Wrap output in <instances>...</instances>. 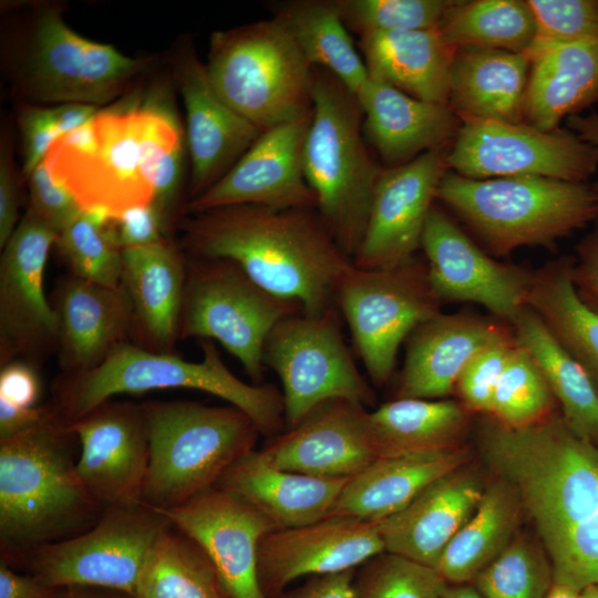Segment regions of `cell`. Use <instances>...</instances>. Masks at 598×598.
I'll return each instance as SVG.
<instances>
[{"label":"cell","instance_id":"cell-1","mask_svg":"<svg viewBox=\"0 0 598 598\" xmlns=\"http://www.w3.org/2000/svg\"><path fill=\"white\" fill-rule=\"evenodd\" d=\"M477 444L495 477L516 491L554 580L580 590L598 584V445L557 413L525 429L483 415Z\"/></svg>","mask_w":598,"mask_h":598},{"label":"cell","instance_id":"cell-2","mask_svg":"<svg viewBox=\"0 0 598 598\" xmlns=\"http://www.w3.org/2000/svg\"><path fill=\"white\" fill-rule=\"evenodd\" d=\"M183 154L184 133L171 109L153 97H133L100 109L59 137L44 159L83 210L99 208L117 217L153 205L168 235Z\"/></svg>","mask_w":598,"mask_h":598},{"label":"cell","instance_id":"cell-3","mask_svg":"<svg viewBox=\"0 0 598 598\" xmlns=\"http://www.w3.org/2000/svg\"><path fill=\"white\" fill-rule=\"evenodd\" d=\"M177 227L187 256L231 260L308 315L336 306L338 285L352 265L312 208L233 205L188 214Z\"/></svg>","mask_w":598,"mask_h":598},{"label":"cell","instance_id":"cell-4","mask_svg":"<svg viewBox=\"0 0 598 598\" xmlns=\"http://www.w3.org/2000/svg\"><path fill=\"white\" fill-rule=\"evenodd\" d=\"M75 437L55 411L0 441V559L12 568L29 550L91 528L104 511L78 475Z\"/></svg>","mask_w":598,"mask_h":598},{"label":"cell","instance_id":"cell-5","mask_svg":"<svg viewBox=\"0 0 598 598\" xmlns=\"http://www.w3.org/2000/svg\"><path fill=\"white\" fill-rule=\"evenodd\" d=\"M203 360L156 353L130 341L118 344L96 368L62 373L53 384L51 405L68 423L123 393L158 389L204 391L244 411L261 435L274 437L286 427L282 393L270 383L249 384L233 374L212 340H202Z\"/></svg>","mask_w":598,"mask_h":598},{"label":"cell","instance_id":"cell-6","mask_svg":"<svg viewBox=\"0 0 598 598\" xmlns=\"http://www.w3.org/2000/svg\"><path fill=\"white\" fill-rule=\"evenodd\" d=\"M436 199L496 257L526 246L550 247L598 220L592 185L546 177L473 179L448 171Z\"/></svg>","mask_w":598,"mask_h":598},{"label":"cell","instance_id":"cell-7","mask_svg":"<svg viewBox=\"0 0 598 598\" xmlns=\"http://www.w3.org/2000/svg\"><path fill=\"white\" fill-rule=\"evenodd\" d=\"M311 97L303 174L316 195V210L352 259L383 168L369 154L362 135L363 113L352 92L330 72L313 68Z\"/></svg>","mask_w":598,"mask_h":598},{"label":"cell","instance_id":"cell-8","mask_svg":"<svg viewBox=\"0 0 598 598\" xmlns=\"http://www.w3.org/2000/svg\"><path fill=\"white\" fill-rule=\"evenodd\" d=\"M150 461L142 503L156 509L177 507L216 486L224 473L255 450V422L228 404L195 401L143 402Z\"/></svg>","mask_w":598,"mask_h":598},{"label":"cell","instance_id":"cell-9","mask_svg":"<svg viewBox=\"0 0 598 598\" xmlns=\"http://www.w3.org/2000/svg\"><path fill=\"white\" fill-rule=\"evenodd\" d=\"M206 70L217 94L261 132L312 112V71L277 16L209 40Z\"/></svg>","mask_w":598,"mask_h":598},{"label":"cell","instance_id":"cell-10","mask_svg":"<svg viewBox=\"0 0 598 598\" xmlns=\"http://www.w3.org/2000/svg\"><path fill=\"white\" fill-rule=\"evenodd\" d=\"M301 310L299 303L262 289L231 260L187 256L179 340L218 341L240 362L252 384L264 381L269 333Z\"/></svg>","mask_w":598,"mask_h":598},{"label":"cell","instance_id":"cell-11","mask_svg":"<svg viewBox=\"0 0 598 598\" xmlns=\"http://www.w3.org/2000/svg\"><path fill=\"white\" fill-rule=\"evenodd\" d=\"M442 303L426 261L415 256L377 269L358 268L352 262L338 285L336 306L374 386L389 382L403 341L439 315Z\"/></svg>","mask_w":598,"mask_h":598},{"label":"cell","instance_id":"cell-12","mask_svg":"<svg viewBox=\"0 0 598 598\" xmlns=\"http://www.w3.org/2000/svg\"><path fill=\"white\" fill-rule=\"evenodd\" d=\"M171 526L164 514L143 503L107 507L91 528L29 550L18 566L51 588L85 586L135 595L150 549Z\"/></svg>","mask_w":598,"mask_h":598},{"label":"cell","instance_id":"cell-13","mask_svg":"<svg viewBox=\"0 0 598 598\" xmlns=\"http://www.w3.org/2000/svg\"><path fill=\"white\" fill-rule=\"evenodd\" d=\"M147 63L81 37L58 9L43 7L31 24L18 86L34 101L97 106L118 99Z\"/></svg>","mask_w":598,"mask_h":598},{"label":"cell","instance_id":"cell-14","mask_svg":"<svg viewBox=\"0 0 598 598\" xmlns=\"http://www.w3.org/2000/svg\"><path fill=\"white\" fill-rule=\"evenodd\" d=\"M338 316L337 306L318 315L301 310L279 321L266 340L264 364L281 381L287 430L329 400L375 403V392L351 357Z\"/></svg>","mask_w":598,"mask_h":598},{"label":"cell","instance_id":"cell-15","mask_svg":"<svg viewBox=\"0 0 598 598\" xmlns=\"http://www.w3.org/2000/svg\"><path fill=\"white\" fill-rule=\"evenodd\" d=\"M447 163L453 173L473 179L537 176L586 183L598 172V146L571 131L464 118Z\"/></svg>","mask_w":598,"mask_h":598},{"label":"cell","instance_id":"cell-16","mask_svg":"<svg viewBox=\"0 0 598 598\" xmlns=\"http://www.w3.org/2000/svg\"><path fill=\"white\" fill-rule=\"evenodd\" d=\"M58 233L28 209L0 258V365L40 360L58 349V323L43 290Z\"/></svg>","mask_w":598,"mask_h":598},{"label":"cell","instance_id":"cell-17","mask_svg":"<svg viewBox=\"0 0 598 598\" xmlns=\"http://www.w3.org/2000/svg\"><path fill=\"white\" fill-rule=\"evenodd\" d=\"M431 283L442 302H474L512 324L527 307L534 271L486 254L433 206L421 240Z\"/></svg>","mask_w":598,"mask_h":598},{"label":"cell","instance_id":"cell-18","mask_svg":"<svg viewBox=\"0 0 598 598\" xmlns=\"http://www.w3.org/2000/svg\"><path fill=\"white\" fill-rule=\"evenodd\" d=\"M450 146L383 169L374 188L363 238L352 258L355 267L384 268L414 257L421 248L440 183L450 171Z\"/></svg>","mask_w":598,"mask_h":598},{"label":"cell","instance_id":"cell-19","mask_svg":"<svg viewBox=\"0 0 598 598\" xmlns=\"http://www.w3.org/2000/svg\"><path fill=\"white\" fill-rule=\"evenodd\" d=\"M70 427L81 445L78 475L100 506L142 503L150 461L143 403L107 400Z\"/></svg>","mask_w":598,"mask_h":598},{"label":"cell","instance_id":"cell-20","mask_svg":"<svg viewBox=\"0 0 598 598\" xmlns=\"http://www.w3.org/2000/svg\"><path fill=\"white\" fill-rule=\"evenodd\" d=\"M385 551L378 523L346 515L275 529L259 542L257 574L266 598H276L301 577L357 569Z\"/></svg>","mask_w":598,"mask_h":598},{"label":"cell","instance_id":"cell-21","mask_svg":"<svg viewBox=\"0 0 598 598\" xmlns=\"http://www.w3.org/2000/svg\"><path fill=\"white\" fill-rule=\"evenodd\" d=\"M158 512L205 550L228 598H266L258 581V545L277 529L266 515L216 486Z\"/></svg>","mask_w":598,"mask_h":598},{"label":"cell","instance_id":"cell-22","mask_svg":"<svg viewBox=\"0 0 598 598\" xmlns=\"http://www.w3.org/2000/svg\"><path fill=\"white\" fill-rule=\"evenodd\" d=\"M311 113L264 131L218 182L187 203L186 213L233 205L317 209L302 168Z\"/></svg>","mask_w":598,"mask_h":598},{"label":"cell","instance_id":"cell-23","mask_svg":"<svg viewBox=\"0 0 598 598\" xmlns=\"http://www.w3.org/2000/svg\"><path fill=\"white\" fill-rule=\"evenodd\" d=\"M274 466L323 478H351L377 458L367 406L333 399L261 448Z\"/></svg>","mask_w":598,"mask_h":598},{"label":"cell","instance_id":"cell-24","mask_svg":"<svg viewBox=\"0 0 598 598\" xmlns=\"http://www.w3.org/2000/svg\"><path fill=\"white\" fill-rule=\"evenodd\" d=\"M174 75L186 112L190 202L218 182L262 132L217 94L192 48L176 55Z\"/></svg>","mask_w":598,"mask_h":598},{"label":"cell","instance_id":"cell-25","mask_svg":"<svg viewBox=\"0 0 598 598\" xmlns=\"http://www.w3.org/2000/svg\"><path fill=\"white\" fill-rule=\"evenodd\" d=\"M51 305L62 373L92 370L118 344L130 341L132 306L122 283L107 287L68 272L58 279Z\"/></svg>","mask_w":598,"mask_h":598},{"label":"cell","instance_id":"cell-26","mask_svg":"<svg viewBox=\"0 0 598 598\" xmlns=\"http://www.w3.org/2000/svg\"><path fill=\"white\" fill-rule=\"evenodd\" d=\"M468 312H440L408 338L394 399L441 400L454 394L470 360L512 328Z\"/></svg>","mask_w":598,"mask_h":598},{"label":"cell","instance_id":"cell-27","mask_svg":"<svg viewBox=\"0 0 598 598\" xmlns=\"http://www.w3.org/2000/svg\"><path fill=\"white\" fill-rule=\"evenodd\" d=\"M485 488L481 475L467 464L437 478L404 508L377 522L385 551L436 568Z\"/></svg>","mask_w":598,"mask_h":598},{"label":"cell","instance_id":"cell-28","mask_svg":"<svg viewBox=\"0 0 598 598\" xmlns=\"http://www.w3.org/2000/svg\"><path fill=\"white\" fill-rule=\"evenodd\" d=\"M122 285L132 306L130 342L156 353H174L187 256L171 239L122 250Z\"/></svg>","mask_w":598,"mask_h":598},{"label":"cell","instance_id":"cell-29","mask_svg":"<svg viewBox=\"0 0 598 598\" xmlns=\"http://www.w3.org/2000/svg\"><path fill=\"white\" fill-rule=\"evenodd\" d=\"M355 96L363 113V132L386 168L451 145L461 126L450 105L417 100L372 78Z\"/></svg>","mask_w":598,"mask_h":598},{"label":"cell","instance_id":"cell-30","mask_svg":"<svg viewBox=\"0 0 598 598\" xmlns=\"http://www.w3.org/2000/svg\"><path fill=\"white\" fill-rule=\"evenodd\" d=\"M349 480L281 470L261 450H252L224 473L216 487L241 497L281 529L329 516Z\"/></svg>","mask_w":598,"mask_h":598},{"label":"cell","instance_id":"cell-31","mask_svg":"<svg viewBox=\"0 0 598 598\" xmlns=\"http://www.w3.org/2000/svg\"><path fill=\"white\" fill-rule=\"evenodd\" d=\"M465 445L379 457L344 485L330 515L380 522L404 508L426 486L468 463Z\"/></svg>","mask_w":598,"mask_h":598},{"label":"cell","instance_id":"cell-32","mask_svg":"<svg viewBox=\"0 0 598 598\" xmlns=\"http://www.w3.org/2000/svg\"><path fill=\"white\" fill-rule=\"evenodd\" d=\"M523 123L551 132L598 104V39L558 44L529 58Z\"/></svg>","mask_w":598,"mask_h":598},{"label":"cell","instance_id":"cell-33","mask_svg":"<svg viewBox=\"0 0 598 598\" xmlns=\"http://www.w3.org/2000/svg\"><path fill=\"white\" fill-rule=\"evenodd\" d=\"M530 60L525 53L456 49L448 105L460 117L523 123Z\"/></svg>","mask_w":598,"mask_h":598},{"label":"cell","instance_id":"cell-34","mask_svg":"<svg viewBox=\"0 0 598 598\" xmlns=\"http://www.w3.org/2000/svg\"><path fill=\"white\" fill-rule=\"evenodd\" d=\"M370 78L424 102L448 105L450 73L456 49L439 29L360 35Z\"/></svg>","mask_w":598,"mask_h":598},{"label":"cell","instance_id":"cell-35","mask_svg":"<svg viewBox=\"0 0 598 598\" xmlns=\"http://www.w3.org/2000/svg\"><path fill=\"white\" fill-rule=\"evenodd\" d=\"M471 415L457 400L389 401L370 412L378 458L460 446Z\"/></svg>","mask_w":598,"mask_h":598},{"label":"cell","instance_id":"cell-36","mask_svg":"<svg viewBox=\"0 0 598 598\" xmlns=\"http://www.w3.org/2000/svg\"><path fill=\"white\" fill-rule=\"evenodd\" d=\"M516 491L496 477L472 516L454 535L436 566L448 585L472 584L514 539L523 516Z\"/></svg>","mask_w":598,"mask_h":598},{"label":"cell","instance_id":"cell-37","mask_svg":"<svg viewBox=\"0 0 598 598\" xmlns=\"http://www.w3.org/2000/svg\"><path fill=\"white\" fill-rule=\"evenodd\" d=\"M566 256L534 271L527 306L598 388V313L578 296Z\"/></svg>","mask_w":598,"mask_h":598},{"label":"cell","instance_id":"cell-38","mask_svg":"<svg viewBox=\"0 0 598 598\" xmlns=\"http://www.w3.org/2000/svg\"><path fill=\"white\" fill-rule=\"evenodd\" d=\"M517 342L543 372L561 416L579 435L598 445V388L553 338L528 306L512 322Z\"/></svg>","mask_w":598,"mask_h":598},{"label":"cell","instance_id":"cell-39","mask_svg":"<svg viewBox=\"0 0 598 598\" xmlns=\"http://www.w3.org/2000/svg\"><path fill=\"white\" fill-rule=\"evenodd\" d=\"M312 68L334 75L357 95L370 75L334 1H295L276 13Z\"/></svg>","mask_w":598,"mask_h":598},{"label":"cell","instance_id":"cell-40","mask_svg":"<svg viewBox=\"0 0 598 598\" xmlns=\"http://www.w3.org/2000/svg\"><path fill=\"white\" fill-rule=\"evenodd\" d=\"M136 598H228L205 550L171 526L154 543L142 567Z\"/></svg>","mask_w":598,"mask_h":598},{"label":"cell","instance_id":"cell-41","mask_svg":"<svg viewBox=\"0 0 598 598\" xmlns=\"http://www.w3.org/2000/svg\"><path fill=\"white\" fill-rule=\"evenodd\" d=\"M439 30L454 49L525 53L536 27L526 0H456Z\"/></svg>","mask_w":598,"mask_h":598},{"label":"cell","instance_id":"cell-42","mask_svg":"<svg viewBox=\"0 0 598 598\" xmlns=\"http://www.w3.org/2000/svg\"><path fill=\"white\" fill-rule=\"evenodd\" d=\"M114 218L103 209H86L58 235L55 246L69 274L107 287L121 286L123 255Z\"/></svg>","mask_w":598,"mask_h":598},{"label":"cell","instance_id":"cell-43","mask_svg":"<svg viewBox=\"0 0 598 598\" xmlns=\"http://www.w3.org/2000/svg\"><path fill=\"white\" fill-rule=\"evenodd\" d=\"M556 404L543 372L516 340L496 386L489 416L507 427L525 429L555 415Z\"/></svg>","mask_w":598,"mask_h":598},{"label":"cell","instance_id":"cell-44","mask_svg":"<svg viewBox=\"0 0 598 598\" xmlns=\"http://www.w3.org/2000/svg\"><path fill=\"white\" fill-rule=\"evenodd\" d=\"M553 581V567L540 542L517 534L472 585L484 598H545Z\"/></svg>","mask_w":598,"mask_h":598},{"label":"cell","instance_id":"cell-45","mask_svg":"<svg viewBox=\"0 0 598 598\" xmlns=\"http://www.w3.org/2000/svg\"><path fill=\"white\" fill-rule=\"evenodd\" d=\"M447 586L435 568L383 551L355 569L351 598H442Z\"/></svg>","mask_w":598,"mask_h":598},{"label":"cell","instance_id":"cell-46","mask_svg":"<svg viewBox=\"0 0 598 598\" xmlns=\"http://www.w3.org/2000/svg\"><path fill=\"white\" fill-rule=\"evenodd\" d=\"M348 29L360 35L375 32L439 29L456 0L334 1Z\"/></svg>","mask_w":598,"mask_h":598},{"label":"cell","instance_id":"cell-47","mask_svg":"<svg viewBox=\"0 0 598 598\" xmlns=\"http://www.w3.org/2000/svg\"><path fill=\"white\" fill-rule=\"evenodd\" d=\"M535 38L525 54L554 45L598 39V0H526Z\"/></svg>","mask_w":598,"mask_h":598},{"label":"cell","instance_id":"cell-48","mask_svg":"<svg viewBox=\"0 0 598 598\" xmlns=\"http://www.w3.org/2000/svg\"><path fill=\"white\" fill-rule=\"evenodd\" d=\"M515 344L512 328L482 348L462 371L454 394L470 413L491 414L496 386Z\"/></svg>","mask_w":598,"mask_h":598},{"label":"cell","instance_id":"cell-49","mask_svg":"<svg viewBox=\"0 0 598 598\" xmlns=\"http://www.w3.org/2000/svg\"><path fill=\"white\" fill-rule=\"evenodd\" d=\"M30 207L58 234L83 212L74 196L51 174L43 159L29 175Z\"/></svg>","mask_w":598,"mask_h":598},{"label":"cell","instance_id":"cell-50","mask_svg":"<svg viewBox=\"0 0 598 598\" xmlns=\"http://www.w3.org/2000/svg\"><path fill=\"white\" fill-rule=\"evenodd\" d=\"M19 125L22 134V174L29 177L45 158L52 144L61 137L53 110L28 105L20 111Z\"/></svg>","mask_w":598,"mask_h":598},{"label":"cell","instance_id":"cell-51","mask_svg":"<svg viewBox=\"0 0 598 598\" xmlns=\"http://www.w3.org/2000/svg\"><path fill=\"white\" fill-rule=\"evenodd\" d=\"M114 229L122 250L169 239L163 218L153 205L127 209L114 218Z\"/></svg>","mask_w":598,"mask_h":598},{"label":"cell","instance_id":"cell-52","mask_svg":"<svg viewBox=\"0 0 598 598\" xmlns=\"http://www.w3.org/2000/svg\"><path fill=\"white\" fill-rule=\"evenodd\" d=\"M571 279L580 299L598 313V220L575 247Z\"/></svg>","mask_w":598,"mask_h":598},{"label":"cell","instance_id":"cell-53","mask_svg":"<svg viewBox=\"0 0 598 598\" xmlns=\"http://www.w3.org/2000/svg\"><path fill=\"white\" fill-rule=\"evenodd\" d=\"M41 382L31 362L16 360L1 367L0 398L25 408L37 406Z\"/></svg>","mask_w":598,"mask_h":598},{"label":"cell","instance_id":"cell-54","mask_svg":"<svg viewBox=\"0 0 598 598\" xmlns=\"http://www.w3.org/2000/svg\"><path fill=\"white\" fill-rule=\"evenodd\" d=\"M19 188L13 159L8 147L0 155V247L6 246L19 224Z\"/></svg>","mask_w":598,"mask_h":598},{"label":"cell","instance_id":"cell-55","mask_svg":"<svg viewBox=\"0 0 598 598\" xmlns=\"http://www.w3.org/2000/svg\"><path fill=\"white\" fill-rule=\"evenodd\" d=\"M355 569L311 576L291 589H286L276 598H351V586Z\"/></svg>","mask_w":598,"mask_h":598},{"label":"cell","instance_id":"cell-56","mask_svg":"<svg viewBox=\"0 0 598 598\" xmlns=\"http://www.w3.org/2000/svg\"><path fill=\"white\" fill-rule=\"evenodd\" d=\"M54 412L51 403L25 408L0 398V441L11 439L41 424Z\"/></svg>","mask_w":598,"mask_h":598},{"label":"cell","instance_id":"cell-57","mask_svg":"<svg viewBox=\"0 0 598 598\" xmlns=\"http://www.w3.org/2000/svg\"><path fill=\"white\" fill-rule=\"evenodd\" d=\"M55 589L28 573H17L0 559V598H52Z\"/></svg>","mask_w":598,"mask_h":598},{"label":"cell","instance_id":"cell-58","mask_svg":"<svg viewBox=\"0 0 598 598\" xmlns=\"http://www.w3.org/2000/svg\"><path fill=\"white\" fill-rule=\"evenodd\" d=\"M52 110L62 136L83 126L100 109L84 103H65L52 107Z\"/></svg>","mask_w":598,"mask_h":598},{"label":"cell","instance_id":"cell-59","mask_svg":"<svg viewBox=\"0 0 598 598\" xmlns=\"http://www.w3.org/2000/svg\"><path fill=\"white\" fill-rule=\"evenodd\" d=\"M52 598H136L134 595L107 588L71 586L56 588Z\"/></svg>","mask_w":598,"mask_h":598},{"label":"cell","instance_id":"cell-60","mask_svg":"<svg viewBox=\"0 0 598 598\" xmlns=\"http://www.w3.org/2000/svg\"><path fill=\"white\" fill-rule=\"evenodd\" d=\"M567 126L584 142L598 146V112L570 116Z\"/></svg>","mask_w":598,"mask_h":598},{"label":"cell","instance_id":"cell-61","mask_svg":"<svg viewBox=\"0 0 598 598\" xmlns=\"http://www.w3.org/2000/svg\"><path fill=\"white\" fill-rule=\"evenodd\" d=\"M442 598H484L472 584L448 585Z\"/></svg>","mask_w":598,"mask_h":598},{"label":"cell","instance_id":"cell-62","mask_svg":"<svg viewBox=\"0 0 598 598\" xmlns=\"http://www.w3.org/2000/svg\"><path fill=\"white\" fill-rule=\"evenodd\" d=\"M580 591L569 584L554 580L545 598H579Z\"/></svg>","mask_w":598,"mask_h":598},{"label":"cell","instance_id":"cell-63","mask_svg":"<svg viewBox=\"0 0 598 598\" xmlns=\"http://www.w3.org/2000/svg\"><path fill=\"white\" fill-rule=\"evenodd\" d=\"M579 598H598V584L582 588Z\"/></svg>","mask_w":598,"mask_h":598},{"label":"cell","instance_id":"cell-64","mask_svg":"<svg viewBox=\"0 0 598 598\" xmlns=\"http://www.w3.org/2000/svg\"><path fill=\"white\" fill-rule=\"evenodd\" d=\"M592 187L598 196V178L596 179V182L592 184Z\"/></svg>","mask_w":598,"mask_h":598}]
</instances>
